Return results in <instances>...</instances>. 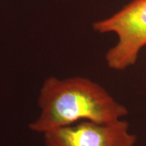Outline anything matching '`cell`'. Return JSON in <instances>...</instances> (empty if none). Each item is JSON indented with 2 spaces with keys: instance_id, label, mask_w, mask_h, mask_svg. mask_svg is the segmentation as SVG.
Segmentation results:
<instances>
[{
  "instance_id": "obj_1",
  "label": "cell",
  "mask_w": 146,
  "mask_h": 146,
  "mask_svg": "<svg viewBox=\"0 0 146 146\" xmlns=\"http://www.w3.org/2000/svg\"><path fill=\"white\" fill-rule=\"evenodd\" d=\"M37 104L40 114L29 128L42 134L83 121L115 122L128 113L104 87L83 76L48 77L40 89Z\"/></svg>"
},
{
  "instance_id": "obj_3",
  "label": "cell",
  "mask_w": 146,
  "mask_h": 146,
  "mask_svg": "<svg viewBox=\"0 0 146 146\" xmlns=\"http://www.w3.org/2000/svg\"><path fill=\"white\" fill-rule=\"evenodd\" d=\"M45 146H135L136 136L128 123L83 121L43 134Z\"/></svg>"
},
{
  "instance_id": "obj_2",
  "label": "cell",
  "mask_w": 146,
  "mask_h": 146,
  "mask_svg": "<svg viewBox=\"0 0 146 146\" xmlns=\"http://www.w3.org/2000/svg\"><path fill=\"white\" fill-rule=\"evenodd\" d=\"M98 33H114L117 42L106 53L107 67L124 71L136 63L146 49V0H132L119 11L93 24Z\"/></svg>"
}]
</instances>
